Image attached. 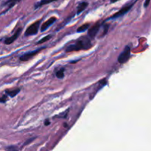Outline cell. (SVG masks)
I'll return each instance as SVG.
<instances>
[{
	"instance_id": "2",
	"label": "cell",
	"mask_w": 151,
	"mask_h": 151,
	"mask_svg": "<svg viewBox=\"0 0 151 151\" xmlns=\"http://www.w3.org/2000/svg\"><path fill=\"white\" fill-rule=\"evenodd\" d=\"M130 56H131V48L129 46H126L122 52H121V54L118 57V62L119 63H126L128 59L130 58Z\"/></svg>"
},
{
	"instance_id": "18",
	"label": "cell",
	"mask_w": 151,
	"mask_h": 151,
	"mask_svg": "<svg viewBox=\"0 0 151 151\" xmlns=\"http://www.w3.org/2000/svg\"><path fill=\"white\" fill-rule=\"evenodd\" d=\"M150 0H146L145 2V7H147V6H148L149 3H150Z\"/></svg>"
},
{
	"instance_id": "9",
	"label": "cell",
	"mask_w": 151,
	"mask_h": 151,
	"mask_svg": "<svg viewBox=\"0 0 151 151\" xmlns=\"http://www.w3.org/2000/svg\"><path fill=\"white\" fill-rule=\"evenodd\" d=\"M88 2L86 1H83V2H81L78 4V7H77V14H80V13H82L83 11H84L86 8L88 7Z\"/></svg>"
},
{
	"instance_id": "5",
	"label": "cell",
	"mask_w": 151,
	"mask_h": 151,
	"mask_svg": "<svg viewBox=\"0 0 151 151\" xmlns=\"http://www.w3.org/2000/svg\"><path fill=\"white\" fill-rule=\"evenodd\" d=\"M101 26H102L101 22H98L96 24H94L93 25L91 28H89V29H88V36H89L91 38H95L96 35H97V33H98Z\"/></svg>"
},
{
	"instance_id": "7",
	"label": "cell",
	"mask_w": 151,
	"mask_h": 151,
	"mask_svg": "<svg viewBox=\"0 0 151 151\" xmlns=\"http://www.w3.org/2000/svg\"><path fill=\"white\" fill-rule=\"evenodd\" d=\"M21 32H22V28H19V29L16 30V32H15V33L13 34L12 36L9 37V38H7V39L5 40V41H4V44H7V45H9V44H12V43L14 42V41H16V40L19 37Z\"/></svg>"
},
{
	"instance_id": "1",
	"label": "cell",
	"mask_w": 151,
	"mask_h": 151,
	"mask_svg": "<svg viewBox=\"0 0 151 151\" xmlns=\"http://www.w3.org/2000/svg\"><path fill=\"white\" fill-rule=\"evenodd\" d=\"M92 47L91 40L87 36H82L78 38L74 44L69 45L66 49V52L80 50H86Z\"/></svg>"
},
{
	"instance_id": "6",
	"label": "cell",
	"mask_w": 151,
	"mask_h": 151,
	"mask_svg": "<svg viewBox=\"0 0 151 151\" xmlns=\"http://www.w3.org/2000/svg\"><path fill=\"white\" fill-rule=\"evenodd\" d=\"M133 5H134V4H130V5H127V6H125V7H122V8L120 9V10H119L117 13H116L115 14H114L113 16L110 18V19H116V18H119V17H120V16H122L123 15H125V13H127L130 10H131V8L132 7Z\"/></svg>"
},
{
	"instance_id": "8",
	"label": "cell",
	"mask_w": 151,
	"mask_h": 151,
	"mask_svg": "<svg viewBox=\"0 0 151 151\" xmlns=\"http://www.w3.org/2000/svg\"><path fill=\"white\" fill-rule=\"evenodd\" d=\"M56 19H56L55 17H52V18H50V19H49L47 21H46V22H44L42 25H41V32H44V31H45L46 29H48V28L50 27L52 24H53L55 23V22L56 21Z\"/></svg>"
},
{
	"instance_id": "13",
	"label": "cell",
	"mask_w": 151,
	"mask_h": 151,
	"mask_svg": "<svg viewBox=\"0 0 151 151\" xmlns=\"http://www.w3.org/2000/svg\"><path fill=\"white\" fill-rule=\"evenodd\" d=\"M64 72L65 69H60L56 72V77L59 79H62V78H64Z\"/></svg>"
},
{
	"instance_id": "3",
	"label": "cell",
	"mask_w": 151,
	"mask_h": 151,
	"mask_svg": "<svg viewBox=\"0 0 151 151\" xmlns=\"http://www.w3.org/2000/svg\"><path fill=\"white\" fill-rule=\"evenodd\" d=\"M40 27V20L37 21L36 22L33 23L32 24H31L27 29L25 31V35L26 36H29V35H33L37 34L38 32V29H39Z\"/></svg>"
},
{
	"instance_id": "14",
	"label": "cell",
	"mask_w": 151,
	"mask_h": 151,
	"mask_svg": "<svg viewBox=\"0 0 151 151\" xmlns=\"http://www.w3.org/2000/svg\"><path fill=\"white\" fill-rule=\"evenodd\" d=\"M50 38H51V35H47V36L44 37V38H43L42 39H41V40H40L39 41H38V43H37V44H44V42H46V41H49V40H50Z\"/></svg>"
},
{
	"instance_id": "20",
	"label": "cell",
	"mask_w": 151,
	"mask_h": 151,
	"mask_svg": "<svg viewBox=\"0 0 151 151\" xmlns=\"http://www.w3.org/2000/svg\"><path fill=\"white\" fill-rule=\"evenodd\" d=\"M117 1H119V0H110V1L111 3H114V2H116Z\"/></svg>"
},
{
	"instance_id": "16",
	"label": "cell",
	"mask_w": 151,
	"mask_h": 151,
	"mask_svg": "<svg viewBox=\"0 0 151 151\" xmlns=\"http://www.w3.org/2000/svg\"><path fill=\"white\" fill-rule=\"evenodd\" d=\"M7 97H6V96H4V97H0V103H5L6 102V100H7Z\"/></svg>"
},
{
	"instance_id": "17",
	"label": "cell",
	"mask_w": 151,
	"mask_h": 151,
	"mask_svg": "<svg viewBox=\"0 0 151 151\" xmlns=\"http://www.w3.org/2000/svg\"><path fill=\"white\" fill-rule=\"evenodd\" d=\"M34 139H35V138H32V139H29V140H27V141L26 142H25L24 143V145H27V144H29V143H30L31 142H32V141H33V140Z\"/></svg>"
},
{
	"instance_id": "12",
	"label": "cell",
	"mask_w": 151,
	"mask_h": 151,
	"mask_svg": "<svg viewBox=\"0 0 151 151\" xmlns=\"http://www.w3.org/2000/svg\"><path fill=\"white\" fill-rule=\"evenodd\" d=\"M57 1V0H40V1L38 3H37L36 5H35V7H41L42 5H44V4H50V2H52V1Z\"/></svg>"
},
{
	"instance_id": "15",
	"label": "cell",
	"mask_w": 151,
	"mask_h": 151,
	"mask_svg": "<svg viewBox=\"0 0 151 151\" xmlns=\"http://www.w3.org/2000/svg\"><path fill=\"white\" fill-rule=\"evenodd\" d=\"M109 25L107 24H106L105 25H103V35H101V37H103L104 35H106V33H107V32H108V29H109Z\"/></svg>"
},
{
	"instance_id": "10",
	"label": "cell",
	"mask_w": 151,
	"mask_h": 151,
	"mask_svg": "<svg viewBox=\"0 0 151 151\" xmlns=\"http://www.w3.org/2000/svg\"><path fill=\"white\" fill-rule=\"evenodd\" d=\"M20 91V88H16L14 90H7L6 93H7V95L10 96V97H14L15 96L17 95L18 94Z\"/></svg>"
},
{
	"instance_id": "4",
	"label": "cell",
	"mask_w": 151,
	"mask_h": 151,
	"mask_svg": "<svg viewBox=\"0 0 151 151\" xmlns=\"http://www.w3.org/2000/svg\"><path fill=\"white\" fill-rule=\"evenodd\" d=\"M44 49H45V47H41V48L37 49V50H34V51L29 52H27L25 53V54L22 55L20 57V60H22V61H27V60H30L32 57H34L35 55L38 54V52H41L42 50H44Z\"/></svg>"
},
{
	"instance_id": "19",
	"label": "cell",
	"mask_w": 151,
	"mask_h": 151,
	"mask_svg": "<svg viewBox=\"0 0 151 151\" xmlns=\"http://www.w3.org/2000/svg\"><path fill=\"white\" fill-rule=\"evenodd\" d=\"M50 124V122L49 121V119H46L45 121H44V125H49Z\"/></svg>"
},
{
	"instance_id": "11",
	"label": "cell",
	"mask_w": 151,
	"mask_h": 151,
	"mask_svg": "<svg viewBox=\"0 0 151 151\" xmlns=\"http://www.w3.org/2000/svg\"><path fill=\"white\" fill-rule=\"evenodd\" d=\"M89 27H90L89 24H84L81 25V27H78V29H77V32H85L86 30H87V29L89 28Z\"/></svg>"
}]
</instances>
